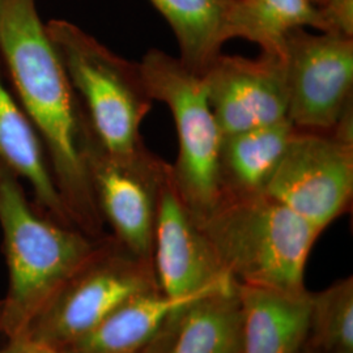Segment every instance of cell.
<instances>
[{"instance_id":"cell-7","label":"cell","mask_w":353,"mask_h":353,"mask_svg":"<svg viewBox=\"0 0 353 353\" xmlns=\"http://www.w3.org/2000/svg\"><path fill=\"white\" fill-rule=\"evenodd\" d=\"M353 112L330 131L299 130L265 194L323 232L351 205Z\"/></svg>"},{"instance_id":"cell-21","label":"cell","mask_w":353,"mask_h":353,"mask_svg":"<svg viewBox=\"0 0 353 353\" xmlns=\"http://www.w3.org/2000/svg\"><path fill=\"white\" fill-rule=\"evenodd\" d=\"M0 353H65L59 348L34 341L28 335L7 339L0 345Z\"/></svg>"},{"instance_id":"cell-12","label":"cell","mask_w":353,"mask_h":353,"mask_svg":"<svg viewBox=\"0 0 353 353\" xmlns=\"http://www.w3.org/2000/svg\"><path fill=\"white\" fill-rule=\"evenodd\" d=\"M241 353H301L307 336L312 293L237 285Z\"/></svg>"},{"instance_id":"cell-23","label":"cell","mask_w":353,"mask_h":353,"mask_svg":"<svg viewBox=\"0 0 353 353\" xmlns=\"http://www.w3.org/2000/svg\"><path fill=\"white\" fill-rule=\"evenodd\" d=\"M0 303H1V299H0Z\"/></svg>"},{"instance_id":"cell-2","label":"cell","mask_w":353,"mask_h":353,"mask_svg":"<svg viewBox=\"0 0 353 353\" xmlns=\"http://www.w3.org/2000/svg\"><path fill=\"white\" fill-rule=\"evenodd\" d=\"M0 228L8 288L0 303V334L26 335L65 283L88 261L99 240L33 207L20 179L0 164Z\"/></svg>"},{"instance_id":"cell-14","label":"cell","mask_w":353,"mask_h":353,"mask_svg":"<svg viewBox=\"0 0 353 353\" xmlns=\"http://www.w3.org/2000/svg\"><path fill=\"white\" fill-rule=\"evenodd\" d=\"M144 352L241 353L237 284L182 307Z\"/></svg>"},{"instance_id":"cell-16","label":"cell","mask_w":353,"mask_h":353,"mask_svg":"<svg viewBox=\"0 0 353 353\" xmlns=\"http://www.w3.org/2000/svg\"><path fill=\"white\" fill-rule=\"evenodd\" d=\"M297 128L284 119L223 135L217 174L223 196H246L265 192Z\"/></svg>"},{"instance_id":"cell-19","label":"cell","mask_w":353,"mask_h":353,"mask_svg":"<svg viewBox=\"0 0 353 353\" xmlns=\"http://www.w3.org/2000/svg\"><path fill=\"white\" fill-rule=\"evenodd\" d=\"M307 353H353V278L312 293Z\"/></svg>"},{"instance_id":"cell-9","label":"cell","mask_w":353,"mask_h":353,"mask_svg":"<svg viewBox=\"0 0 353 353\" xmlns=\"http://www.w3.org/2000/svg\"><path fill=\"white\" fill-rule=\"evenodd\" d=\"M281 59L288 121L296 128L330 131L352 112L353 37L296 29L287 36Z\"/></svg>"},{"instance_id":"cell-5","label":"cell","mask_w":353,"mask_h":353,"mask_svg":"<svg viewBox=\"0 0 353 353\" xmlns=\"http://www.w3.org/2000/svg\"><path fill=\"white\" fill-rule=\"evenodd\" d=\"M139 65L152 100L164 102L174 118L178 156L172 176L181 199L199 223L221 199L217 161L223 134L203 77L159 49L147 51Z\"/></svg>"},{"instance_id":"cell-20","label":"cell","mask_w":353,"mask_h":353,"mask_svg":"<svg viewBox=\"0 0 353 353\" xmlns=\"http://www.w3.org/2000/svg\"><path fill=\"white\" fill-rule=\"evenodd\" d=\"M322 11L331 33L353 37V0H312Z\"/></svg>"},{"instance_id":"cell-22","label":"cell","mask_w":353,"mask_h":353,"mask_svg":"<svg viewBox=\"0 0 353 353\" xmlns=\"http://www.w3.org/2000/svg\"><path fill=\"white\" fill-rule=\"evenodd\" d=\"M301 353H307V352H305V351H303V352H301Z\"/></svg>"},{"instance_id":"cell-10","label":"cell","mask_w":353,"mask_h":353,"mask_svg":"<svg viewBox=\"0 0 353 353\" xmlns=\"http://www.w3.org/2000/svg\"><path fill=\"white\" fill-rule=\"evenodd\" d=\"M223 135L288 119V90L280 57L220 54L202 76Z\"/></svg>"},{"instance_id":"cell-11","label":"cell","mask_w":353,"mask_h":353,"mask_svg":"<svg viewBox=\"0 0 353 353\" xmlns=\"http://www.w3.org/2000/svg\"><path fill=\"white\" fill-rule=\"evenodd\" d=\"M152 263L159 290L170 297L233 283L181 199L172 168L160 192Z\"/></svg>"},{"instance_id":"cell-8","label":"cell","mask_w":353,"mask_h":353,"mask_svg":"<svg viewBox=\"0 0 353 353\" xmlns=\"http://www.w3.org/2000/svg\"><path fill=\"white\" fill-rule=\"evenodd\" d=\"M84 159L102 220L113 229L114 239L131 254L152 259L160 192L172 165L145 145L126 156L112 154L90 127Z\"/></svg>"},{"instance_id":"cell-15","label":"cell","mask_w":353,"mask_h":353,"mask_svg":"<svg viewBox=\"0 0 353 353\" xmlns=\"http://www.w3.org/2000/svg\"><path fill=\"white\" fill-rule=\"evenodd\" d=\"M0 164L30 186L38 210L72 225L65 211L37 131L20 103L0 80Z\"/></svg>"},{"instance_id":"cell-24","label":"cell","mask_w":353,"mask_h":353,"mask_svg":"<svg viewBox=\"0 0 353 353\" xmlns=\"http://www.w3.org/2000/svg\"><path fill=\"white\" fill-rule=\"evenodd\" d=\"M140 353H144V351H143V352H140Z\"/></svg>"},{"instance_id":"cell-17","label":"cell","mask_w":353,"mask_h":353,"mask_svg":"<svg viewBox=\"0 0 353 353\" xmlns=\"http://www.w3.org/2000/svg\"><path fill=\"white\" fill-rule=\"evenodd\" d=\"M306 26L330 32L323 13L312 0H229L228 4L227 41L243 38L280 58L287 36Z\"/></svg>"},{"instance_id":"cell-13","label":"cell","mask_w":353,"mask_h":353,"mask_svg":"<svg viewBox=\"0 0 353 353\" xmlns=\"http://www.w3.org/2000/svg\"><path fill=\"white\" fill-rule=\"evenodd\" d=\"M236 283L214 287L183 297H170L152 290L131 297L85 336L70 344L65 353L143 352L172 316L186 305L219 290L233 288Z\"/></svg>"},{"instance_id":"cell-6","label":"cell","mask_w":353,"mask_h":353,"mask_svg":"<svg viewBox=\"0 0 353 353\" xmlns=\"http://www.w3.org/2000/svg\"><path fill=\"white\" fill-rule=\"evenodd\" d=\"M159 290L152 259L139 258L112 237H102L28 331V336L63 350L97 327L134 296Z\"/></svg>"},{"instance_id":"cell-18","label":"cell","mask_w":353,"mask_h":353,"mask_svg":"<svg viewBox=\"0 0 353 353\" xmlns=\"http://www.w3.org/2000/svg\"><path fill=\"white\" fill-rule=\"evenodd\" d=\"M172 28L179 61L203 76L221 54L229 0H150Z\"/></svg>"},{"instance_id":"cell-4","label":"cell","mask_w":353,"mask_h":353,"mask_svg":"<svg viewBox=\"0 0 353 353\" xmlns=\"http://www.w3.org/2000/svg\"><path fill=\"white\" fill-rule=\"evenodd\" d=\"M46 29L102 147L126 156L145 145L140 127L153 100L139 63L119 57L68 20H50Z\"/></svg>"},{"instance_id":"cell-3","label":"cell","mask_w":353,"mask_h":353,"mask_svg":"<svg viewBox=\"0 0 353 353\" xmlns=\"http://www.w3.org/2000/svg\"><path fill=\"white\" fill-rule=\"evenodd\" d=\"M237 285L303 290L316 228L265 192L223 196L196 223Z\"/></svg>"},{"instance_id":"cell-1","label":"cell","mask_w":353,"mask_h":353,"mask_svg":"<svg viewBox=\"0 0 353 353\" xmlns=\"http://www.w3.org/2000/svg\"><path fill=\"white\" fill-rule=\"evenodd\" d=\"M0 65L43 144L72 224L93 240L105 237L84 159L88 119L36 0H0Z\"/></svg>"}]
</instances>
